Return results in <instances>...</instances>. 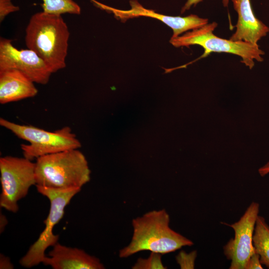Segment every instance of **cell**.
Listing matches in <instances>:
<instances>
[{
  "instance_id": "22",
  "label": "cell",
  "mask_w": 269,
  "mask_h": 269,
  "mask_svg": "<svg viewBox=\"0 0 269 269\" xmlns=\"http://www.w3.org/2000/svg\"><path fill=\"white\" fill-rule=\"evenodd\" d=\"M259 172L262 176L269 173V161L259 169Z\"/></svg>"
},
{
  "instance_id": "10",
  "label": "cell",
  "mask_w": 269,
  "mask_h": 269,
  "mask_svg": "<svg viewBox=\"0 0 269 269\" xmlns=\"http://www.w3.org/2000/svg\"><path fill=\"white\" fill-rule=\"evenodd\" d=\"M99 6L109 10L115 16L125 22L130 18L139 16L149 17L158 19L170 27L173 30L171 37H176L183 32L189 30L201 27L208 22L207 18H201L195 14L187 16H173L164 15L154 10L144 8L137 0H131V8L128 10H122L97 2Z\"/></svg>"
},
{
  "instance_id": "3",
  "label": "cell",
  "mask_w": 269,
  "mask_h": 269,
  "mask_svg": "<svg viewBox=\"0 0 269 269\" xmlns=\"http://www.w3.org/2000/svg\"><path fill=\"white\" fill-rule=\"evenodd\" d=\"M36 185L55 189H81L90 180L91 170L78 149L47 154L36 159Z\"/></svg>"
},
{
  "instance_id": "11",
  "label": "cell",
  "mask_w": 269,
  "mask_h": 269,
  "mask_svg": "<svg viewBox=\"0 0 269 269\" xmlns=\"http://www.w3.org/2000/svg\"><path fill=\"white\" fill-rule=\"evenodd\" d=\"M45 256L42 263L53 269H104L97 257L82 249L61 245L58 242Z\"/></svg>"
},
{
  "instance_id": "16",
  "label": "cell",
  "mask_w": 269,
  "mask_h": 269,
  "mask_svg": "<svg viewBox=\"0 0 269 269\" xmlns=\"http://www.w3.org/2000/svg\"><path fill=\"white\" fill-rule=\"evenodd\" d=\"M162 255L150 252L147 258H139L132 267L133 269H165L162 262Z\"/></svg>"
},
{
  "instance_id": "21",
  "label": "cell",
  "mask_w": 269,
  "mask_h": 269,
  "mask_svg": "<svg viewBox=\"0 0 269 269\" xmlns=\"http://www.w3.org/2000/svg\"><path fill=\"white\" fill-rule=\"evenodd\" d=\"M0 269H12L13 266L10 262V260L3 255L0 256Z\"/></svg>"
},
{
  "instance_id": "1",
  "label": "cell",
  "mask_w": 269,
  "mask_h": 269,
  "mask_svg": "<svg viewBox=\"0 0 269 269\" xmlns=\"http://www.w3.org/2000/svg\"><path fill=\"white\" fill-rule=\"evenodd\" d=\"M169 222V215L164 209L148 211L134 219L131 241L119 251V257L128 258L145 251L163 255L193 245L192 241L173 230Z\"/></svg>"
},
{
  "instance_id": "17",
  "label": "cell",
  "mask_w": 269,
  "mask_h": 269,
  "mask_svg": "<svg viewBox=\"0 0 269 269\" xmlns=\"http://www.w3.org/2000/svg\"><path fill=\"white\" fill-rule=\"evenodd\" d=\"M196 256L195 251L189 254L182 251L176 256V259L181 269H193Z\"/></svg>"
},
{
  "instance_id": "5",
  "label": "cell",
  "mask_w": 269,
  "mask_h": 269,
  "mask_svg": "<svg viewBox=\"0 0 269 269\" xmlns=\"http://www.w3.org/2000/svg\"><path fill=\"white\" fill-rule=\"evenodd\" d=\"M0 125L29 144H22L23 156L32 160L41 156L72 149L81 144L69 127L50 132L32 126L21 125L0 119Z\"/></svg>"
},
{
  "instance_id": "13",
  "label": "cell",
  "mask_w": 269,
  "mask_h": 269,
  "mask_svg": "<svg viewBox=\"0 0 269 269\" xmlns=\"http://www.w3.org/2000/svg\"><path fill=\"white\" fill-rule=\"evenodd\" d=\"M38 90L34 82L15 69L0 71V103L5 104L33 97Z\"/></svg>"
},
{
  "instance_id": "2",
  "label": "cell",
  "mask_w": 269,
  "mask_h": 269,
  "mask_svg": "<svg viewBox=\"0 0 269 269\" xmlns=\"http://www.w3.org/2000/svg\"><path fill=\"white\" fill-rule=\"evenodd\" d=\"M70 32L61 15L44 11L33 14L25 29V41L53 73L66 67Z\"/></svg>"
},
{
  "instance_id": "20",
  "label": "cell",
  "mask_w": 269,
  "mask_h": 269,
  "mask_svg": "<svg viewBox=\"0 0 269 269\" xmlns=\"http://www.w3.org/2000/svg\"><path fill=\"white\" fill-rule=\"evenodd\" d=\"M202 0H187L184 5L181 9V12L183 13L186 10H188L192 5L195 6L197 4L202 1ZM229 0H222V2L224 6H227Z\"/></svg>"
},
{
  "instance_id": "4",
  "label": "cell",
  "mask_w": 269,
  "mask_h": 269,
  "mask_svg": "<svg viewBox=\"0 0 269 269\" xmlns=\"http://www.w3.org/2000/svg\"><path fill=\"white\" fill-rule=\"evenodd\" d=\"M216 22L208 23L201 27L192 29L181 36L171 37L170 43L175 47L198 45L204 50L203 54L194 61L205 58L212 52H225L240 56L242 62L251 69L255 60L262 62L264 52L258 44L244 41H232L214 35L213 31L217 26Z\"/></svg>"
},
{
  "instance_id": "6",
  "label": "cell",
  "mask_w": 269,
  "mask_h": 269,
  "mask_svg": "<svg viewBox=\"0 0 269 269\" xmlns=\"http://www.w3.org/2000/svg\"><path fill=\"white\" fill-rule=\"evenodd\" d=\"M37 191L46 197L50 203L49 212L44 221L45 228L37 240L29 247L26 254L19 261L21 266L30 268L42 263L45 252L49 247L58 243L59 236L53 232L54 227L63 218L66 207L72 198L81 189H55L36 185Z\"/></svg>"
},
{
  "instance_id": "18",
  "label": "cell",
  "mask_w": 269,
  "mask_h": 269,
  "mask_svg": "<svg viewBox=\"0 0 269 269\" xmlns=\"http://www.w3.org/2000/svg\"><path fill=\"white\" fill-rule=\"evenodd\" d=\"M19 7L14 5L11 0H0V21L1 22L9 13L18 11Z\"/></svg>"
},
{
  "instance_id": "7",
  "label": "cell",
  "mask_w": 269,
  "mask_h": 269,
  "mask_svg": "<svg viewBox=\"0 0 269 269\" xmlns=\"http://www.w3.org/2000/svg\"><path fill=\"white\" fill-rule=\"evenodd\" d=\"M1 208L13 213L18 210V202L30 187L36 185L35 163L25 157L5 156L0 158Z\"/></svg>"
},
{
  "instance_id": "8",
  "label": "cell",
  "mask_w": 269,
  "mask_h": 269,
  "mask_svg": "<svg viewBox=\"0 0 269 269\" xmlns=\"http://www.w3.org/2000/svg\"><path fill=\"white\" fill-rule=\"evenodd\" d=\"M260 205L253 202L240 220L231 225L235 236L224 246V253L231 261L230 269H246L247 263L255 252L253 238Z\"/></svg>"
},
{
  "instance_id": "19",
  "label": "cell",
  "mask_w": 269,
  "mask_h": 269,
  "mask_svg": "<svg viewBox=\"0 0 269 269\" xmlns=\"http://www.w3.org/2000/svg\"><path fill=\"white\" fill-rule=\"evenodd\" d=\"M260 261L259 255L255 253L249 259L246 266V269H263Z\"/></svg>"
},
{
  "instance_id": "12",
  "label": "cell",
  "mask_w": 269,
  "mask_h": 269,
  "mask_svg": "<svg viewBox=\"0 0 269 269\" xmlns=\"http://www.w3.org/2000/svg\"><path fill=\"white\" fill-rule=\"evenodd\" d=\"M232 1L238 17L236 30L230 39L258 44L262 38L267 35L269 27L255 16L250 0Z\"/></svg>"
},
{
  "instance_id": "14",
  "label": "cell",
  "mask_w": 269,
  "mask_h": 269,
  "mask_svg": "<svg viewBox=\"0 0 269 269\" xmlns=\"http://www.w3.org/2000/svg\"><path fill=\"white\" fill-rule=\"evenodd\" d=\"M253 242L261 264L269 269V226L265 218L259 215L256 222Z\"/></svg>"
},
{
  "instance_id": "15",
  "label": "cell",
  "mask_w": 269,
  "mask_h": 269,
  "mask_svg": "<svg viewBox=\"0 0 269 269\" xmlns=\"http://www.w3.org/2000/svg\"><path fill=\"white\" fill-rule=\"evenodd\" d=\"M43 11L61 15L64 13L80 14L81 8L73 0H42Z\"/></svg>"
},
{
  "instance_id": "9",
  "label": "cell",
  "mask_w": 269,
  "mask_h": 269,
  "mask_svg": "<svg viewBox=\"0 0 269 269\" xmlns=\"http://www.w3.org/2000/svg\"><path fill=\"white\" fill-rule=\"evenodd\" d=\"M17 70L34 83L45 85L50 79L52 71L46 63L34 51L18 49L11 40L0 37V71Z\"/></svg>"
}]
</instances>
